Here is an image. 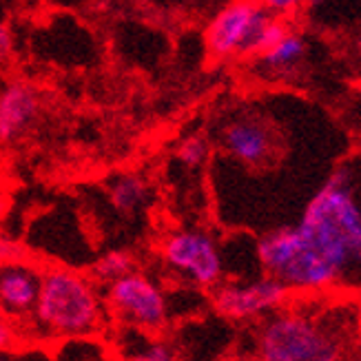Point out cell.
I'll return each instance as SVG.
<instances>
[{
	"label": "cell",
	"instance_id": "11",
	"mask_svg": "<svg viewBox=\"0 0 361 361\" xmlns=\"http://www.w3.org/2000/svg\"><path fill=\"white\" fill-rule=\"evenodd\" d=\"M306 51H308L306 38L300 34V31L290 29L277 44H273L269 51H264L255 60H257V67L262 69V73H266L269 78H281V80H284V78H290L302 67Z\"/></svg>",
	"mask_w": 361,
	"mask_h": 361
},
{
	"label": "cell",
	"instance_id": "12",
	"mask_svg": "<svg viewBox=\"0 0 361 361\" xmlns=\"http://www.w3.org/2000/svg\"><path fill=\"white\" fill-rule=\"evenodd\" d=\"M106 195L114 211H118L120 215H133L149 204L151 186L142 176L122 173L106 184Z\"/></svg>",
	"mask_w": 361,
	"mask_h": 361
},
{
	"label": "cell",
	"instance_id": "5",
	"mask_svg": "<svg viewBox=\"0 0 361 361\" xmlns=\"http://www.w3.org/2000/svg\"><path fill=\"white\" fill-rule=\"evenodd\" d=\"M160 257L176 275L197 288H215L224 275L222 250L207 231L200 228H180L166 235Z\"/></svg>",
	"mask_w": 361,
	"mask_h": 361
},
{
	"label": "cell",
	"instance_id": "14",
	"mask_svg": "<svg viewBox=\"0 0 361 361\" xmlns=\"http://www.w3.org/2000/svg\"><path fill=\"white\" fill-rule=\"evenodd\" d=\"M209 155H211V145L202 133H191L182 137L176 149V158L186 169H200L209 160Z\"/></svg>",
	"mask_w": 361,
	"mask_h": 361
},
{
	"label": "cell",
	"instance_id": "13",
	"mask_svg": "<svg viewBox=\"0 0 361 361\" xmlns=\"http://www.w3.org/2000/svg\"><path fill=\"white\" fill-rule=\"evenodd\" d=\"M135 271V255L131 253L129 248H111L106 250L104 255H100L96 259L91 269V277L100 281V284H114L116 279L129 275Z\"/></svg>",
	"mask_w": 361,
	"mask_h": 361
},
{
	"label": "cell",
	"instance_id": "7",
	"mask_svg": "<svg viewBox=\"0 0 361 361\" xmlns=\"http://www.w3.org/2000/svg\"><path fill=\"white\" fill-rule=\"evenodd\" d=\"M290 300V290L279 279L264 275L248 281H228L213 290V308L231 322L271 317Z\"/></svg>",
	"mask_w": 361,
	"mask_h": 361
},
{
	"label": "cell",
	"instance_id": "22",
	"mask_svg": "<svg viewBox=\"0 0 361 361\" xmlns=\"http://www.w3.org/2000/svg\"><path fill=\"white\" fill-rule=\"evenodd\" d=\"M0 361H9V359H5V357H3V355H0Z\"/></svg>",
	"mask_w": 361,
	"mask_h": 361
},
{
	"label": "cell",
	"instance_id": "6",
	"mask_svg": "<svg viewBox=\"0 0 361 361\" xmlns=\"http://www.w3.org/2000/svg\"><path fill=\"white\" fill-rule=\"evenodd\" d=\"M106 304L140 331H160L169 322L166 293L149 275L133 271L106 286Z\"/></svg>",
	"mask_w": 361,
	"mask_h": 361
},
{
	"label": "cell",
	"instance_id": "8",
	"mask_svg": "<svg viewBox=\"0 0 361 361\" xmlns=\"http://www.w3.org/2000/svg\"><path fill=\"white\" fill-rule=\"evenodd\" d=\"M40 93L27 80H9L0 89V142L13 145L29 133L40 116Z\"/></svg>",
	"mask_w": 361,
	"mask_h": 361
},
{
	"label": "cell",
	"instance_id": "18",
	"mask_svg": "<svg viewBox=\"0 0 361 361\" xmlns=\"http://www.w3.org/2000/svg\"><path fill=\"white\" fill-rule=\"evenodd\" d=\"M16 339H18V333H16V326L11 319L0 315V355L13 348Z\"/></svg>",
	"mask_w": 361,
	"mask_h": 361
},
{
	"label": "cell",
	"instance_id": "9",
	"mask_svg": "<svg viewBox=\"0 0 361 361\" xmlns=\"http://www.w3.org/2000/svg\"><path fill=\"white\" fill-rule=\"evenodd\" d=\"M42 273L31 262L0 266V315L18 322L31 319L40 293Z\"/></svg>",
	"mask_w": 361,
	"mask_h": 361
},
{
	"label": "cell",
	"instance_id": "4",
	"mask_svg": "<svg viewBox=\"0 0 361 361\" xmlns=\"http://www.w3.org/2000/svg\"><path fill=\"white\" fill-rule=\"evenodd\" d=\"M273 13L259 0H231L204 27L207 51L217 60L255 58L257 42Z\"/></svg>",
	"mask_w": 361,
	"mask_h": 361
},
{
	"label": "cell",
	"instance_id": "1",
	"mask_svg": "<svg viewBox=\"0 0 361 361\" xmlns=\"http://www.w3.org/2000/svg\"><path fill=\"white\" fill-rule=\"evenodd\" d=\"M293 226L339 279L361 269V197L353 169H337Z\"/></svg>",
	"mask_w": 361,
	"mask_h": 361
},
{
	"label": "cell",
	"instance_id": "3",
	"mask_svg": "<svg viewBox=\"0 0 361 361\" xmlns=\"http://www.w3.org/2000/svg\"><path fill=\"white\" fill-rule=\"evenodd\" d=\"M346 343L337 328L306 310L281 308L257 333V361H341Z\"/></svg>",
	"mask_w": 361,
	"mask_h": 361
},
{
	"label": "cell",
	"instance_id": "19",
	"mask_svg": "<svg viewBox=\"0 0 361 361\" xmlns=\"http://www.w3.org/2000/svg\"><path fill=\"white\" fill-rule=\"evenodd\" d=\"M13 51V34L5 20H0V62H5Z\"/></svg>",
	"mask_w": 361,
	"mask_h": 361
},
{
	"label": "cell",
	"instance_id": "21",
	"mask_svg": "<svg viewBox=\"0 0 361 361\" xmlns=\"http://www.w3.org/2000/svg\"><path fill=\"white\" fill-rule=\"evenodd\" d=\"M355 51H357V56L361 58V31L355 36Z\"/></svg>",
	"mask_w": 361,
	"mask_h": 361
},
{
	"label": "cell",
	"instance_id": "2",
	"mask_svg": "<svg viewBox=\"0 0 361 361\" xmlns=\"http://www.w3.org/2000/svg\"><path fill=\"white\" fill-rule=\"evenodd\" d=\"M104 308L93 281L69 269L42 273L31 322L47 337L85 339L102 326Z\"/></svg>",
	"mask_w": 361,
	"mask_h": 361
},
{
	"label": "cell",
	"instance_id": "20",
	"mask_svg": "<svg viewBox=\"0 0 361 361\" xmlns=\"http://www.w3.org/2000/svg\"><path fill=\"white\" fill-rule=\"evenodd\" d=\"M9 209V197L5 193H0V217H3Z\"/></svg>",
	"mask_w": 361,
	"mask_h": 361
},
{
	"label": "cell",
	"instance_id": "16",
	"mask_svg": "<svg viewBox=\"0 0 361 361\" xmlns=\"http://www.w3.org/2000/svg\"><path fill=\"white\" fill-rule=\"evenodd\" d=\"M31 262L29 250L23 242L9 238V235L0 233V266L3 264H20Z\"/></svg>",
	"mask_w": 361,
	"mask_h": 361
},
{
	"label": "cell",
	"instance_id": "17",
	"mask_svg": "<svg viewBox=\"0 0 361 361\" xmlns=\"http://www.w3.org/2000/svg\"><path fill=\"white\" fill-rule=\"evenodd\" d=\"M259 3L273 16H277V18H286V20H288V16L306 7V0H259Z\"/></svg>",
	"mask_w": 361,
	"mask_h": 361
},
{
	"label": "cell",
	"instance_id": "10",
	"mask_svg": "<svg viewBox=\"0 0 361 361\" xmlns=\"http://www.w3.org/2000/svg\"><path fill=\"white\" fill-rule=\"evenodd\" d=\"M222 145L231 158L242 164L259 166L273 155L275 140L271 129L257 118H238L222 131Z\"/></svg>",
	"mask_w": 361,
	"mask_h": 361
},
{
	"label": "cell",
	"instance_id": "15",
	"mask_svg": "<svg viewBox=\"0 0 361 361\" xmlns=\"http://www.w3.org/2000/svg\"><path fill=\"white\" fill-rule=\"evenodd\" d=\"M124 361H178V357L166 341L158 339V341L147 343V346H142V348H137Z\"/></svg>",
	"mask_w": 361,
	"mask_h": 361
}]
</instances>
